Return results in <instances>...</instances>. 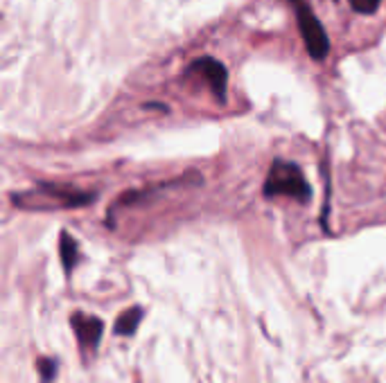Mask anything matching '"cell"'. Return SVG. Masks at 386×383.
<instances>
[{
    "label": "cell",
    "mask_w": 386,
    "mask_h": 383,
    "mask_svg": "<svg viewBox=\"0 0 386 383\" xmlns=\"http://www.w3.org/2000/svg\"><path fill=\"white\" fill-rule=\"evenodd\" d=\"M93 199V194L66 190L61 185L41 183L25 194H14V203L20 207H32V210H50V207H79Z\"/></svg>",
    "instance_id": "cell-1"
},
{
    "label": "cell",
    "mask_w": 386,
    "mask_h": 383,
    "mask_svg": "<svg viewBox=\"0 0 386 383\" xmlns=\"http://www.w3.org/2000/svg\"><path fill=\"white\" fill-rule=\"evenodd\" d=\"M265 196H291V199L308 201L312 196V190L305 181L298 165L289 160H274L269 167L267 181H265Z\"/></svg>",
    "instance_id": "cell-2"
},
{
    "label": "cell",
    "mask_w": 386,
    "mask_h": 383,
    "mask_svg": "<svg viewBox=\"0 0 386 383\" xmlns=\"http://www.w3.org/2000/svg\"><path fill=\"white\" fill-rule=\"evenodd\" d=\"M291 5L296 9V20H298V30H301L305 48H308L314 61H323L327 52H330V41H327L325 28L321 25V20L316 18L310 0H291Z\"/></svg>",
    "instance_id": "cell-3"
},
{
    "label": "cell",
    "mask_w": 386,
    "mask_h": 383,
    "mask_svg": "<svg viewBox=\"0 0 386 383\" xmlns=\"http://www.w3.org/2000/svg\"><path fill=\"white\" fill-rule=\"evenodd\" d=\"M188 77L190 75H197L201 77L206 84L210 86L212 95L217 97L219 102L226 99V81H229V73L226 68L217 61V59H210V56H203V59H197L195 63H190L188 68Z\"/></svg>",
    "instance_id": "cell-4"
},
{
    "label": "cell",
    "mask_w": 386,
    "mask_h": 383,
    "mask_svg": "<svg viewBox=\"0 0 386 383\" xmlns=\"http://www.w3.org/2000/svg\"><path fill=\"white\" fill-rule=\"evenodd\" d=\"M71 324H73L77 341L82 343V347L95 350L99 339H102V334H104V322H102L97 316H88V313L77 311V313H73Z\"/></svg>",
    "instance_id": "cell-5"
},
{
    "label": "cell",
    "mask_w": 386,
    "mask_h": 383,
    "mask_svg": "<svg viewBox=\"0 0 386 383\" xmlns=\"http://www.w3.org/2000/svg\"><path fill=\"white\" fill-rule=\"evenodd\" d=\"M143 309L140 307H131L127 311H122L118 320H116V327H113V332H116L118 336H131L135 329H138V324L143 320Z\"/></svg>",
    "instance_id": "cell-6"
},
{
    "label": "cell",
    "mask_w": 386,
    "mask_h": 383,
    "mask_svg": "<svg viewBox=\"0 0 386 383\" xmlns=\"http://www.w3.org/2000/svg\"><path fill=\"white\" fill-rule=\"evenodd\" d=\"M59 253H61V264L66 271H73L79 262V243L75 237H71L68 232H61L59 239Z\"/></svg>",
    "instance_id": "cell-7"
},
{
    "label": "cell",
    "mask_w": 386,
    "mask_h": 383,
    "mask_svg": "<svg viewBox=\"0 0 386 383\" xmlns=\"http://www.w3.org/2000/svg\"><path fill=\"white\" fill-rule=\"evenodd\" d=\"M37 370H39V375H41V381L50 383L56 377V361H54V358H48V356H41L39 361H37Z\"/></svg>",
    "instance_id": "cell-8"
},
{
    "label": "cell",
    "mask_w": 386,
    "mask_h": 383,
    "mask_svg": "<svg viewBox=\"0 0 386 383\" xmlns=\"http://www.w3.org/2000/svg\"><path fill=\"white\" fill-rule=\"evenodd\" d=\"M350 7H353L355 11H359V14H373L382 0H348Z\"/></svg>",
    "instance_id": "cell-9"
}]
</instances>
